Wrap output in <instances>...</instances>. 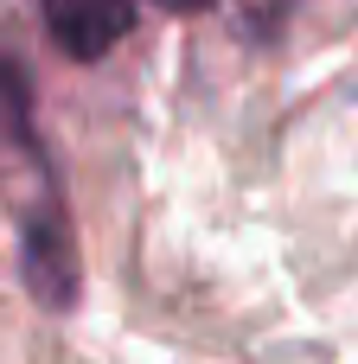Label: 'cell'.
Masks as SVG:
<instances>
[{"mask_svg": "<svg viewBox=\"0 0 358 364\" xmlns=\"http://www.w3.org/2000/svg\"><path fill=\"white\" fill-rule=\"evenodd\" d=\"M0 211L13 218V237H19L26 294L45 314H70L83 288L77 230H70V205L32 115V77L13 51H0Z\"/></svg>", "mask_w": 358, "mask_h": 364, "instance_id": "cell-1", "label": "cell"}, {"mask_svg": "<svg viewBox=\"0 0 358 364\" xmlns=\"http://www.w3.org/2000/svg\"><path fill=\"white\" fill-rule=\"evenodd\" d=\"M211 6H218V0H38L51 45H58L64 58H77V64L115 51L147 13H173V19H186V13H211Z\"/></svg>", "mask_w": 358, "mask_h": 364, "instance_id": "cell-2", "label": "cell"}]
</instances>
